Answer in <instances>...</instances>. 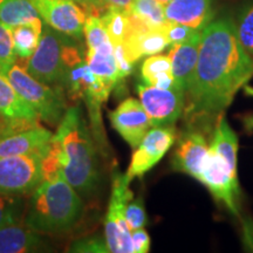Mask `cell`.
<instances>
[{
  "label": "cell",
  "instance_id": "1",
  "mask_svg": "<svg viewBox=\"0 0 253 253\" xmlns=\"http://www.w3.org/2000/svg\"><path fill=\"white\" fill-rule=\"evenodd\" d=\"M253 78V56L240 45L229 19L211 21L202 31L194 78L185 94L184 116L189 128L211 126L236 94Z\"/></svg>",
  "mask_w": 253,
  "mask_h": 253
},
{
  "label": "cell",
  "instance_id": "2",
  "mask_svg": "<svg viewBox=\"0 0 253 253\" xmlns=\"http://www.w3.org/2000/svg\"><path fill=\"white\" fill-rule=\"evenodd\" d=\"M54 135L62 148V176L79 194L90 195L99 183V170L93 136L80 106L66 110Z\"/></svg>",
  "mask_w": 253,
  "mask_h": 253
},
{
  "label": "cell",
  "instance_id": "3",
  "mask_svg": "<svg viewBox=\"0 0 253 253\" xmlns=\"http://www.w3.org/2000/svg\"><path fill=\"white\" fill-rule=\"evenodd\" d=\"M84 203L65 177L42 181L32 194L24 224L39 233H63L80 219Z\"/></svg>",
  "mask_w": 253,
  "mask_h": 253
},
{
  "label": "cell",
  "instance_id": "4",
  "mask_svg": "<svg viewBox=\"0 0 253 253\" xmlns=\"http://www.w3.org/2000/svg\"><path fill=\"white\" fill-rule=\"evenodd\" d=\"M2 73L23 99L34 109L39 119L48 125H59L67 110L65 93L61 88L56 87L54 89L52 86L38 81L19 61H15Z\"/></svg>",
  "mask_w": 253,
  "mask_h": 253
},
{
  "label": "cell",
  "instance_id": "5",
  "mask_svg": "<svg viewBox=\"0 0 253 253\" xmlns=\"http://www.w3.org/2000/svg\"><path fill=\"white\" fill-rule=\"evenodd\" d=\"M48 149L46 143L30 154L0 160V194L25 196L42 182L41 164Z\"/></svg>",
  "mask_w": 253,
  "mask_h": 253
},
{
  "label": "cell",
  "instance_id": "6",
  "mask_svg": "<svg viewBox=\"0 0 253 253\" xmlns=\"http://www.w3.org/2000/svg\"><path fill=\"white\" fill-rule=\"evenodd\" d=\"M198 182L212 195L214 201L223 203L233 214H238L240 195L237 162L226 158L209 147V153Z\"/></svg>",
  "mask_w": 253,
  "mask_h": 253
},
{
  "label": "cell",
  "instance_id": "7",
  "mask_svg": "<svg viewBox=\"0 0 253 253\" xmlns=\"http://www.w3.org/2000/svg\"><path fill=\"white\" fill-rule=\"evenodd\" d=\"M129 184L130 181L126 173L114 175L112 196L104 220V239L108 251L113 253H134L131 231L126 219V208L132 199Z\"/></svg>",
  "mask_w": 253,
  "mask_h": 253
},
{
  "label": "cell",
  "instance_id": "8",
  "mask_svg": "<svg viewBox=\"0 0 253 253\" xmlns=\"http://www.w3.org/2000/svg\"><path fill=\"white\" fill-rule=\"evenodd\" d=\"M68 38L71 37L48 25L42 28L39 46L25 65L30 75L48 86L59 87L63 71V54Z\"/></svg>",
  "mask_w": 253,
  "mask_h": 253
},
{
  "label": "cell",
  "instance_id": "9",
  "mask_svg": "<svg viewBox=\"0 0 253 253\" xmlns=\"http://www.w3.org/2000/svg\"><path fill=\"white\" fill-rule=\"evenodd\" d=\"M136 89L140 102L149 116L151 126H175L184 113L185 90L178 84L164 89L143 82Z\"/></svg>",
  "mask_w": 253,
  "mask_h": 253
},
{
  "label": "cell",
  "instance_id": "10",
  "mask_svg": "<svg viewBox=\"0 0 253 253\" xmlns=\"http://www.w3.org/2000/svg\"><path fill=\"white\" fill-rule=\"evenodd\" d=\"M177 140L175 126H154L145 134L132 154L130 166L126 172L129 181L142 177L156 166Z\"/></svg>",
  "mask_w": 253,
  "mask_h": 253
},
{
  "label": "cell",
  "instance_id": "11",
  "mask_svg": "<svg viewBox=\"0 0 253 253\" xmlns=\"http://www.w3.org/2000/svg\"><path fill=\"white\" fill-rule=\"evenodd\" d=\"M39 17L54 30L66 36L80 39L87 13L73 0H31Z\"/></svg>",
  "mask_w": 253,
  "mask_h": 253
},
{
  "label": "cell",
  "instance_id": "12",
  "mask_svg": "<svg viewBox=\"0 0 253 253\" xmlns=\"http://www.w3.org/2000/svg\"><path fill=\"white\" fill-rule=\"evenodd\" d=\"M113 128L131 148H136L151 128L147 112L138 100L128 97L108 114Z\"/></svg>",
  "mask_w": 253,
  "mask_h": 253
},
{
  "label": "cell",
  "instance_id": "13",
  "mask_svg": "<svg viewBox=\"0 0 253 253\" xmlns=\"http://www.w3.org/2000/svg\"><path fill=\"white\" fill-rule=\"evenodd\" d=\"M208 153L209 144L203 131L188 128L178 137L172 157V168L198 181Z\"/></svg>",
  "mask_w": 253,
  "mask_h": 253
},
{
  "label": "cell",
  "instance_id": "14",
  "mask_svg": "<svg viewBox=\"0 0 253 253\" xmlns=\"http://www.w3.org/2000/svg\"><path fill=\"white\" fill-rule=\"evenodd\" d=\"M0 116L15 131L37 128L39 116L0 72Z\"/></svg>",
  "mask_w": 253,
  "mask_h": 253
},
{
  "label": "cell",
  "instance_id": "15",
  "mask_svg": "<svg viewBox=\"0 0 253 253\" xmlns=\"http://www.w3.org/2000/svg\"><path fill=\"white\" fill-rule=\"evenodd\" d=\"M213 0H171L164 5L169 23L185 25L203 31L213 18Z\"/></svg>",
  "mask_w": 253,
  "mask_h": 253
},
{
  "label": "cell",
  "instance_id": "16",
  "mask_svg": "<svg viewBox=\"0 0 253 253\" xmlns=\"http://www.w3.org/2000/svg\"><path fill=\"white\" fill-rule=\"evenodd\" d=\"M201 38L202 32H199L188 41L171 45L169 54H168L171 61L173 79L176 84L185 90V94L189 89L190 84L194 78L196 66H197Z\"/></svg>",
  "mask_w": 253,
  "mask_h": 253
},
{
  "label": "cell",
  "instance_id": "17",
  "mask_svg": "<svg viewBox=\"0 0 253 253\" xmlns=\"http://www.w3.org/2000/svg\"><path fill=\"white\" fill-rule=\"evenodd\" d=\"M52 136V132L42 126L0 136V160L30 154L48 143Z\"/></svg>",
  "mask_w": 253,
  "mask_h": 253
},
{
  "label": "cell",
  "instance_id": "18",
  "mask_svg": "<svg viewBox=\"0 0 253 253\" xmlns=\"http://www.w3.org/2000/svg\"><path fill=\"white\" fill-rule=\"evenodd\" d=\"M39 232L25 224H12L0 227V253L36 252L45 248Z\"/></svg>",
  "mask_w": 253,
  "mask_h": 253
},
{
  "label": "cell",
  "instance_id": "19",
  "mask_svg": "<svg viewBox=\"0 0 253 253\" xmlns=\"http://www.w3.org/2000/svg\"><path fill=\"white\" fill-rule=\"evenodd\" d=\"M42 28L41 18H37L34 20L11 27L14 52L17 58L28 60L34 54L39 46Z\"/></svg>",
  "mask_w": 253,
  "mask_h": 253
},
{
  "label": "cell",
  "instance_id": "20",
  "mask_svg": "<svg viewBox=\"0 0 253 253\" xmlns=\"http://www.w3.org/2000/svg\"><path fill=\"white\" fill-rule=\"evenodd\" d=\"M141 78L144 84L157 88H171L176 86L171 72L169 55H149L141 66Z\"/></svg>",
  "mask_w": 253,
  "mask_h": 253
},
{
  "label": "cell",
  "instance_id": "21",
  "mask_svg": "<svg viewBox=\"0 0 253 253\" xmlns=\"http://www.w3.org/2000/svg\"><path fill=\"white\" fill-rule=\"evenodd\" d=\"M86 61L90 71L108 86L114 88L116 84H119V69L114 54V46L88 49Z\"/></svg>",
  "mask_w": 253,
  "mask_h": 253
},
{
  "label": "cell",
  "instance_id": "22",
  "mask_svg": "<svg viewBox=\"0 0 253 253\" xmlns=\"http://www.w3.org/2000/svg\"><path fill=\"white\" fill-rule=\"evenodd\" d=\"M40 18L31 0H0V21L9 28Z\"/></svg>",
  "mask_w": 253,
  "mask_h": 253
},
{
  "label": "cell",
  "instance_id": "23",
  "mask_svg": "<svg viewBox=\"0 0 253 253\" xmlns=\"http://www.w3.org/2000/svg\"><path fill=\"white\" fill-rule=\"evenodd\" d=\"M100 18L113 45H122L130 26L128 9L112 6L107 8Z\"/></svg>",
  "mask_w": 253,
  "mask_h": 253
},
{
  "label": "cell",
  "instance_id": "24",
  "mask_svg": "<svg viewBox=\"0 0 253 253\" xmlns=\"http://www.w3.org/2000/svg\"><path fill=\"white\" fill-rule=\"evenodd\" d=\"M128 11L151 27L166 25L164 4L157 0H132Z\"/></svg>",
  "mask_w": 253,
  "mask_h": 253
},
{
  "label": "cell",
  "instance_id": "25",
  "mask_svg": "<svg viewBox=\"0 0 253 253\" xmlns=\"http://www.w3.org/2000/svg\"><path fill=\"white\" fill-rule=\"evenodd\" d=\"M84 34L88 49H100L114 46L101 21V18L97 15H88L84 23Z\"/></svg>",
  "mask_w": 253,
  "mask_h": 253
},
{
  "label": "cell",
  "instance_id": "26",
  "mask_svg": "<svg viewBox=\"0 0 253 253\" xmlns=\"http://www.w3.org/2000/svg\"><path fill=\"white\" fill-rule=\"evenodd\" d=\"M23 212L21 196L0 194V227L19 224L23 217Z\"/></svg>",
  "mask_w": 253,
  "mask_h": 253
},
{
  "label": "cell",
  "instance_id": "27",
  "mask_svg": "<svg viewBox=\"0 0 253 253\" xmlns=\"http://www.w3.org/2000/svg\"><path fill=\"white\" fill-rule=\"evenodd\" d=\"M236 32L240 45L244 47L250 55L253 56V5L249 6L240 15Z\"/></svg>",
  "mask_w": 253,
  "mask_h": 253
},
{
  "label": "cell",
  "instance_id": "28",
  "mask_svg": "<svg viewBox=\"0 0 253 253\" xmlns=\"http://www.w3.org/2000/svg\"><path fill=\"white\" fill-rule=\"evenodd\" d=\"M17 61L13 37L8 26L0 21V72H4Z\"/></svg>",
  "mask_w": 253,
  "mask_h": 253
},
{
  "label": "cell",
  "instance_id": "29",
  "mask_svg": "<svg viewBox=\"0 0 253 253\" xmlns=\"http://www.w3.org/2000/svg\"><path fill=\"white\" fill-rule=\"evenodd\" d=\"M126 219L130 231L142 229L147 224V213H145L143 199H131L126 208Z\"/></svg>",
  "mask_w": 253,
  "mask_h": 253
},
{
  "label": "cell",
  "instance_id": "30",
  "mask_svg": "<svg viewBox=\"0 0 253 253\" xmlns=\"http://www.w3.org/2000/svg\"><path fill=\"white\" fill-rule=\"evenodd\" d=\"M199 32L194 30V28L185 26V25L177 24V23H168L166 24V34L169 41L170 45H175V43H181L184 41H188L194 38L196 34H198Z\"/></svg>",
  "mask_w": 253,
  "mask_h": 253
},
{
  "label": "cell",
  "instance_id": "31",
  "mask_svg": "<svg viewBox=\"0 0 253 253\" xmlns=\"http://www.w3.org/2000/svg\"><path fill=\"white\" fill-rule=\"evenodd\" d=\"M71 252H109L107 248L106 239L99 237H88L77 240L71 245Z\"/></svg>",
  "mask_w": 253,
  "mask_h": 253
},
{
  "label": "cell",
  "instance_id": "32",
  "mask_svg": "<svg viewBox=\"0 0 253 253\" xmlns=\"http://www.w3.org/2000/svg\"><path fill=\"white\" fill-rule=\"evenodd\" d=\"M114 54H115L116 65H118L119 69V82L126 79L129 74L132 72V63L128 61L126 59L125 48L122 45H115L114 46Z\"/></svg>",
  "mask_w": 253,
  "mask_h": 253
},
{
  "label": "cell",
  "instance_id": "33",
  "mask_svg": "<svg viewBox=\"0 0 253 253\" xmlns=\"http://www.w3.org/2000/svg\"><path fill=\"white\" fill-rule=\"evenodd\" d=\"M131 242L134 253H147L150 250V237L144 227L131 231Z\"/></svg>",
  "mask_w": 253,
  "mask_h": 253
},
{
  "label": "cell",
  "instance_id": "34",
  "mask_svg": "<svg viewBox=\"0 0 253 253\" xmlns=\"http://www.w3.org/2000/svg\"><path fill=\"white\" fill-rule=\"evenodd\" d=\"M73 1L77 2L81 7H84L87 13V17L88 15H97V17H101L100 13H103L107 9V7L101 0H73Z\"/></svg>",
  "mask_w": 253,
  "mask_h": 253
},
{
  "label": "cell",
  "instance_id": "35",
  "mask_svg": "<svg viewBox=\"0 0 253 253\" xmlns=\"http://www.w3.org/2000/svg\"><path fill=\"white\" fill-rule=\"evenodd\" d=\"M243 242L246 249L253 252V218L243 220Z\"/></svg>",
  "mask_w": 253,
  "mask_h": 253
},
{
  "label": "cell",
  "instance_id": "36",
  "mask_svg": "<svg viewBox=\"0 0 253 253\" xmlns=\"http://www.w3.org/2000/svg\"><path fill=\"white\" fill-rule=\"evenodd\" d=\"M101 1L103 2L104 6H106L107 8L114 6V7H120V8L128 9L132 0H101Z\"/></svg>",
  "mask_w": 253,
  "mask_h": 253
},
{
  "label": "cell",
  "instance_id": "37",
  "mask_svg": "<svg viewBox=\"0 0 253 253\" xmlns=\"http://www.w3.org/2000/svg\"><path fill=\"white\" fill-rule=\"evenodd\" d=\"M244 89H245V93L250 95V96L253 97V87L251 86H244ZM245 125L248 128H252L253 129V116H246L245 118Z\"/></svg>",
  "mask_w": 253,
  "mask_h": 253
},
{
  "label": "cell",
  "instance_id": "38",
  "mask_svg": "<svg viewBox=\"0 0 253 253\" xmlns=\"http://www.w3.org/2000/svg\"><path fill=\"white\" fill-rule=\"evenodd\" d=\"M12 132H17V131H15L11 126L7 125V123H2V125H0V136L12 134Z\"/></svg>",
  "mask_w": 253,
  "mask_h": 253
},
{
  "label": "cell",
  "instance_id": "39",
  "mask_svg": "<svg viewBox=\"0 0 253 253\" xmlns=\"http://www.w3.org/2000/svg\"><path fill=\"white\" fill-rule=\"evenodd\" d=\"M157 1L162 2V4L166 5V4H168V2H170V1H171V0H157Z\"/></svg>",
  "mask_w": 253,
  "mask_h": 253
},
{
  "label": "cell",
  "instance_id": "40",
  "mask_svg": "<svg viewBox=\"0 0 253 253\" xmlns=\"http://www.w3.org/2000/svg\"><path fill=\"white\" fill-rule=\"evenodd\" d=\"M2 123H6V122L4 121V120L1 119V116H0V125H2Z\"/></svg>",
  "mask_w": 253,
  "mask_h": 253
}]
</instances>
